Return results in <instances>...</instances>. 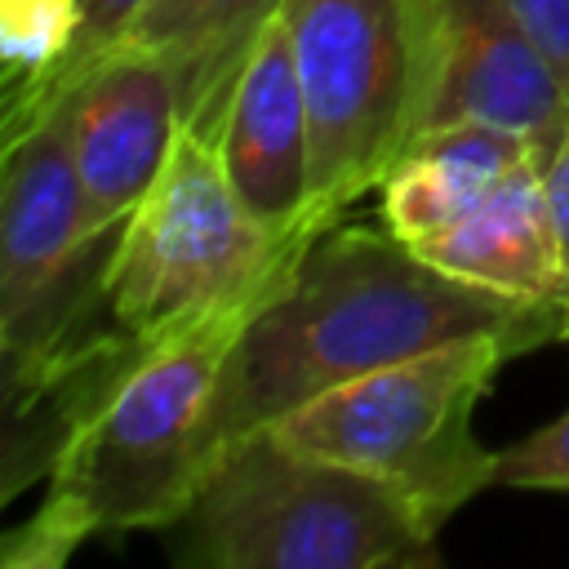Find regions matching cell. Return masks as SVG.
<instances>
[{
	"instance_id": "1",
	"label": "cell",
	"mask_w": 569,
	"mask_h": 569,
	"mask_svg": "<svg viewBox=\"0 0 569 569\" xmlns=\"http://www.w3.org/2000/svg\"><path fill=\"white\" fill-rule=\"evenodd\" d=\"M218 311L164 338L111 333L31 405L9 409L4 498L44 502L4 538L9 569H58L89 538L164 529L222 449V387L244 325Z\"/></svg>"
},
{
	"instance_id": "2",
	"label": "cell",
	"mask_w": 569,
	"mask_h": 569,
	"mask_svg": "<svg viewBox=\"0 0 569 569\" xmlns=\"http://www.w3.org/2000/svg\"><path fill=\"white\" fill-rule=\"evenodd\" d=\"M560 320L565 302L462 284L382 222L342 218L311 240L289 284L244 325L222 387V445L276 427L329 387L445 342L498 333L533 351L560 338Z\"/></svg>"
},
{
	"instance_id": "3",
	"label": "cell",
	"mask_w": 569,
	"mask_h": 569,
	"mask_svg": "<svg viewBox=\"0 0 569 569\" xmlns=\"http://www.w3.org/2000/svg\"><path fill=\"white\" fill-rule=\"evenodd\" d=\"M187 569H431L440 529L396 485L307 453L280 431H249L213 458L173 525Z\"/></svg>"
},
{
	"instance_id": "4",
	"label": "cell",
	"mask_w": 569,
	"mask_h": 569,
	"mask_svg": "<svg viewBox=\"0 0 569 569\" xmlns=\"http://www.w3.org/2000/svg\"><path fill=\"white\" fill-rule=\"evenodd\" d=\"M316 236L258 222L231 191L218 142L182 124L160 182L120 231L107 267V325L164 338L218 311H262Z\"/></svg>"
},
{
	"instance_id": "5",
	"label": "cell",
	"mask_w": 569,
	"mask_h": 569,
	"mask_svg": "<svg viewBox=\"0 0 569 569\" xmlns=\"http://www.w3.org/2000/svg\"><path fill=\"white\" fill-rule=\"evenodd\" d=\"M120 231L84 222V196L58 111L4 138L0 169V356L4 409L49 391L93 356L107 325V267Z\"/></svg>"
},
{
	"instance_id": "6",
	"label": "cell",
	"mask_w": 569,
	"mask_h": 569,
	"mask_svg": "<svg viewBox=\"0 0 569 569\" xmlns=\"http://www.w3.org/2000/svg\"><path fill=\"white\" fill-rule=\"evenodd\" d=\"M511 356L525 351L498 333L445 342L311 396L271 431L307 453L396 485L440 529L493 485L498 449L480 445L471 422Z\"/></svg>"
},
{
	"instance_id": "7",
	"label": "cell",
	"mask_w": 569,
	"mask_h": 569,
	"mask_svg": "<svg viewBox=\"0 0 569 569\" xmlns=\"http://www.w3.org/2000/svg\"><path fill=\"white\" fill-rule=\"evenodd\" d=\"M284 22L311 120L307 218L333 227L382 187L409 142V0H284Z\"/></svg>"
},
{
	"instance_id": "8",
	"label": "cell",
	"mask_w": 569,
	"mask_h": 569,
	"mask_svg": "<svg viewBox=\"0 0 569 569\" xmlns=\"http://www.w3.org/2000/svg\"><path fill=\"white\" fill-rule=\"evenodd\" d=\"M413 111L409 138L485 120L547 160L569 129V93L507 0H409Z\"/></svg>"
},
{
	"instance_id": "9",
	"label": "cell",
	"mask_w": 569,
	"mask_h": 569,
	"mask_svg": "<svg viewBox=\"0 0 569 569\" xmlns=\"http://www.w3.org/2000/svg\"><path fill=\"white\" fill-rule=\"evenodd\" d=\"M62 116L67 151L84 196V222L116 231L160 182L182 133L178 71L142 44L98 53L49 107Z\"/></svg>"
},
{
	"instance_id": "10",
	"label": "cell",
	"mask_w": 569,
	"mask_h": 569,
	"mask_svg": "<svg viewBox=\"0 0 569 569\" xmlns=\"http://www.w3.org/2000/svg\"><path fill=\"white\" fill-rule=\"evenodd\" d=\"M213 142L231 191L258 222L276 231H325L307 218L311 120L284 13L244 58L213 124Z\"/></svg>"
},
{
	"instance_id": "11",
	"label": "cell",
	"mask_w": 569,
	"mask_h": 569,
	"mask_svg": "<svg viewBox=\"0 0 569 569\" xmlns=\"http://www.w3.org/2000/svg\"><path fill=\"white\" fill-rule=\"evenodd\" d=\"M418 258H427L436 271L525 298V302H565V271H560V249H556V222L547 204V182H542V160L516 164L476 209H467L453 227L440 236L409 244Z\"/></svg>"
},
{
	"instance_id": "12",
	"label": "cell",
	"mask_w": 569,
	"mask_h": 569,
	"mask_svg": "<svg viewBox=\"0 0 569 569\" xmlns=\"http://www.w3.org/2000/svg\"><path fill=\"white\" fill-rule=\"evenodd\" d=\"M533 142L485 120L440 124L405 142L378 187V222L405 240L422 244L476 209L516 164L533 160ZM542 160V156H538Z\"/></svg>"
},
{
	"instance_id": "13",
	"label": "cell",
	"mask_w": 569,
	"mask_h": 569,
	"mask_svg": "<svg viewBox=\"0 0 569 569\" xmlns=\"http://www.w3.org/2000/svg\"><path fill=\"white\" fill-rule=\"evenodd\" d=\"M280 13L284 0H147L120 40L156 49L178 71L182 124L213 138L244 58Z\"/></svg>"
},
{
	"instance_id": "14",
	"label": "cell",
	"mask_w": 569,
	"mask_h": 569,
	"mask_svg": "<svg viewBox=\"0 0 569 569\" xmlns=\"http://www.w3.org/2000/svg\"><path fill=\"white\" fill-rule=\"evenodd\" d=\"M80 0H0L4 138L36 124L76 49Z\"/></svg>"
},
{
	"instance_id": "15",
	"label": "cell",
	"mask_w": 569,
	"mask_h": 569,
	"mask_svg": "<svg viewBox=\"0 0 569 569\" xmlns=\"http://www.w3.org/2000/svg\"><path fill=\"white\" fill-rule=\"evenodd\" d=\"M493 485L507 489H560L569 493V409L547 427L498 449Z\"/></svg>"
},
{
	"instance_id": "16",
	"label": "cell",
	"mask_w": 569,
	"mask_h": 569,
	"mask_svg": "<svg viewBox=\"0 0 569 569\" xmlns=\"http://www.w3.org/2000/svg\"><path fill=\"white\" fill-rule=\"evenodd\" d=\"M142 4H147V0H80V36H76V49H71V58H67V67H62L53 93H49V107L58 102V93H62L98 53H107V49L129 31V22L138 18ZM49 107H44V111H49Z\"/></svg>"
},
{
	"instance_id": "17",
	"label": "cell",
	"mask_w": 569,
	"mask_h": 569,
	"mask_svg": "<svg viewBox=\"0 0 569 569\" xmlns=\"http://www.w3.org/2000/svg\"><path fill=\"white\" fill-rule=\"evenodd\" d=\"M569 93V0H507Z\"/></svg>"
},
{
	"instance_id": "18",
	"label": "cell",
	"mask_w": 569,
	"mask_h": 569,
	"mask_svg": "<svg viewBox=\"0 0 569 569\" xmlns=\"http://www.w3.org/2000/svg\"><path fill=\"white\" fill-rule=\"evenodd\" d=\"M542 182H547V204H551V222H556L560 271H565V289H569V129L560 133V142L542 160Z\"/></svg>"
},
{
	"instance_id": "19",
	"label": "cell",
	"mask_w": 569,
	"mask_h": 569,
	"mask_svg": "<svg viewBox=\"0 0 569 569\" xmlns=\"http://www.w3.org/2000/svg\"><path fill=\"white\" fill-rule=\"evenodd\" d=\"M560 338L569 342V298H565V320H560Z\"/></svg>"
}]
</instances>
